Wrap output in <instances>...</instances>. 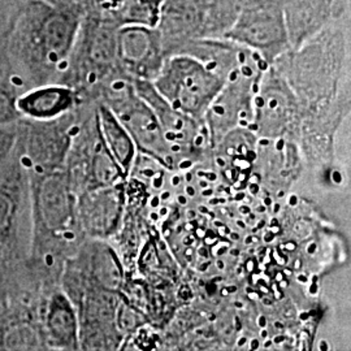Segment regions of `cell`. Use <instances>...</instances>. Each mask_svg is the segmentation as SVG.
<instances>
[{
    "label": "cell",
    "mask_w": 351,
    "mask_h": 351,
    "mask_svg": "<svg viewBox=\"0 0 351 351\" xmlns=\"http://www.w3.org/2000/svg\"><path fill=\"white\" fill-rule=\"evenodd\" d=\"M49 350L80 349V323L73 302L64 291L53 293L40 313Z\"/></svg>",
    "instance_id": "obj_7"
},
{
    "label": "cell",
    "mask_w": 351,
    "mask_h": 351,
    "mask_svg": "<svg viewBox=\"0 0 351 351\" xmlns=\"http://www.w3.org/2000/svg\"><path fill=\"white\" fill-rule=\"evenodd\" d=\"M0 350H49L40 316L21 303L0 307Z\"/></svg>",
    "instance_id": "obj_6"
},
{
    "label": "cell",
    "mask_w": 351,
    "mask_h": 351,
    "mask_svg": "<svg viewBox=\"0 0 351 351\" xmlns=\"http://www.w3.org/2000/svg\"><path fill=\"white\" fill-rule=\"evenodd\" d=\"M160 30L146 26L124 25L116 33V56L126 68L141 77L159 72Z\"/></svg>",
    "instance_id": "obj_5"
},
{
    "label": "cell",
    "mask_w": 351,
    "mask_h": 351,
    "mask_svg": "<svg viewBox=\"0 0 351 351\" xmlns=\"http://www.w3.org/2000/svg\"><path fill=\"white\" fill-rule=\"evenodd\" d=\"M73 104V91L58 85L34 88L16 99V108L19 113L38 121L58 119L68 112Z\"/></svg>",
    "instance_id": "obj_10"
},
{
    "label": "cell",
    "mask_w": 351,
    "mask_h": 351,
    "mask_svg": "<svg viewBox=\"0 0 351 351\" xmlns=\"http://www.w3.org/2000/svg\"><path fill=\"white\" fill-rule=\"evenodd\" d=\"M226 86L216 64L191 55H176L162 64L154 88L173 108L190 117L201 116Z\"/></svg>",
    "instance_id": "obj_3"
},
{
    "label": "cell",
    "mask_w": 351,
    "mask_h": 351,
    "mask_svg": "<svg viewBox=\"0 0 351 351\" xmlns=\"http://www.w3.org/2000/svg\"><path fill=\"white\" fill-rule=\"evenodd\" d=\"M97 125L104 146L110 151L121 171L126 172L130 168L134 156V141L132 136L107 106H101L99 108Z\"/></svg>",
    "instance_id": "obj_11"
},
{
    "label": "cell",
    "mask_w": 351,
    "mask_h": 351,
    "mask_svg": "<svg viewBox=\"0 0 351 351\" xmlns=\"http://www.w3.org/2000/svg\"><path fill=\"white\" fill-rule=\"evenodd\" d=\"M120 194L112 186L97 188L85 193L80 215L82 224L93 236H107L112 232L120 213Z\"/></svg>",
    "instance_id": "obj_9"
},
{
    "label": "cell",
    "mask_w": 351,
    "mask_h": 351,
    "mask_svg": "<svg viewBox=\"0 0 351 351\" xmlns=\"http://www.w3.org/2000/svg\"><path fill=\"white\" fill-rule=\"evenodd\" d=\"M27 171V169H26ZM30 191V255L40 254L52 239L68 234L75 221V197L63 168L27 171Z\"/></svg>",
    "instance_id": "obj_2"
},
{
    "label": "cell",
    "mask_w": 351,
    "mask_h": 351,
    "mask_svg": "<svg viewBox=\"0 0 351 351\" xmlns=\"http://www.w3.org/2000/svg\"><path fill=\"white\" fill-rule=\"evenodd\" d=\"M17 139L14 130L7 126H0V168L12 155L17 145Z\"/></svg>",
    "instance_id": "obj_14"
},
{
    "label": "cell",
    "mask_w": 351,
    "mask_h": 351,
    "mask_svg": "<svg viewBox=\"0 0 351 351\" xmlns=\"http://www.w3.org/2000/svg\"><path fill=\"white\" fill-rule=\"evenodd\" d=\"M78 21L73 14L62 11L50 13L40 27L39 45L43 60L50 65L64 63L75 46Z\"/></svg>",
    "instance_id": "obj_8"
},
{
    "label": "cell",
    "mask_w": 351,
    "mask_h": 351,
    "mask_svg": "<svg viewBox=\"0 0 351 351\" xmlns=\"http://www.w3.org/2000/svg\"><path fill=\"white\" fill-rule=\"evenodd\" d=\"M20 113L16 108V101H13L10 93L0 88V126H7L13 123Z\"/></svg>",
    "instance_id": "obj_13"
},
{
    "label": "cell",
    "mask_w": 351,
    "mask_h": 351,
    "mask_svg": "<svg viewBox=\"0 0 351 351\" xmlns=\"http://www.w3.org/2000/svg\"><path fill=\"white\" fill-rule=\"evenodd\" d=\"M29 176L21 158L11 156L0 168V285L30 255L32 229Z\"/></svg>",
    "instance_id": "obj_1"
},
{
    "label": "cell",
    "mask_w": 351,
    "mask_h": 351,
    "mask_svg": "<svg viewBox=\"0 0 351 351\" xmlns=\"http://www.w3.org/2000/svg\"><path fill=\"white\" fill-rule=\"evenodd\" d=\"M165 3L167 0H126L121 11L124 25L159 27Z\"/></svg>",
    "instance_id": "obj_12"
},
{
    "label": "cell",
    "mask_w": 351,
    "mask_h": 351,
    "mask_svg": "<svg viewBox=\"0 0 351 351\" xmlns=\"http://www.w3.org/2000/svg\"><path fill=\"white\" fill-rule=\"evenodd\" d=\"M226 36L262 59H274L289 43L287 19L280 1L243 0Z\"/></svg>",
    "instance_id": "obj_4"
}]
</instances>
